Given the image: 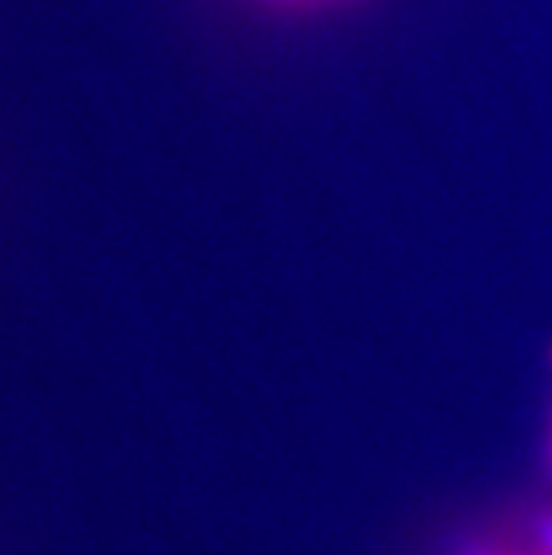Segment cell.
I'll use <instances>...</instances> for the list:
<instances>
[{
    "label": "cell",
    "instance_id": "cell-1",
    "mask_svg": "<svg viewBox=\"0 0 552 555\" xmlns=\"http://www.w3.org/2000/svg\"><path fill=\"white\" fill-rule=\"evenodd\" d=\"M446 555H552V506H529L476 526Z\"/></svg>",
    "mask_w": 552,
    "mask_h": 555
},
{
    "label": "cell",
    "instance_id": "cell-2",
    "mask_svg": "<svg viewBox=\"0 0 552 555\" xmlns=\"http://www.w3.org/2000/svg\"><path fill=\"white\" fill-rule=\"evenodd\" d=\"M549 466H552V433H549Z\"/></svg>",
    "mask_w": 552,
    "mask_h": 555
}]
</instances>
